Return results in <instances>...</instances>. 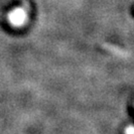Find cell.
Listing matches in <instances>:
<instances>
[{"label": "cell", "instance_id": "1", "mask_svg": "<svg viewBox=\"0 0 134 134\" xmlns=\"http://www.w3.org/2000/svg\"><path fill=\"white\" fill-rule=\"evenodd\" d=\"M7 19L13 27H22L28 21V9L25 6L16 7L10 11L7 15Z\"/></svg>", "mask_w": 134, "mask_h": 134}, {"label": "cell", "instance_id": "2", "mask_svg": "<svg viewBox=\"0 0 134 134\" xmlns=\"http://www.w3.org/2000/svg\"><path fill=\"white\" fill-rule=\"evenodd\" d=\"M126 132H127V133H130V132H131V133H133L134 129H133V128H128V129L126 130Z\"/></svg>", "mask_w": 134, "mask_h": 134}]
</instances>
